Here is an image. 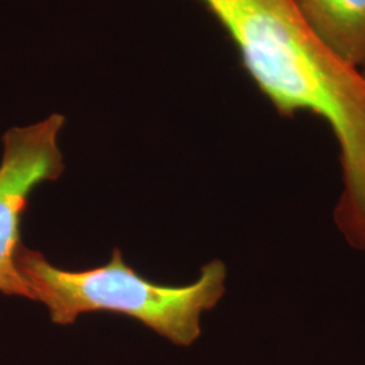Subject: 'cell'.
Returning <instances> with one entry per match:
<instances>
[{
  "label": "cell",
  "mask_w": 365,
  "mask_h": 365,
  "mask_svg": "<svg viewBox=\"0 0 365 365\" xmlns=\"http://www.w3.org/2000/svg\"><path fill=\"white\" fill-rule=\"evenodd\" d=\"M233 41L241 63L282 117L310 113L339 149L334 222L365 249V78L314 34L295 0H199Z\"/></svg>",
  "instance_id": "cell-1"
},
{
  "label": "cell",
  "mask_w": 365,
  "mask_h": 365,
  "mask_svg": "<svg viewBox=\"0 0 365 365\" xmlns=\"http://www.w3.org/2000/svg\"><path fill=\"white\" fill-rule=\"evenodd\" d=\"M16 267L33 300L46 306L56 325H73L80 315L108 312L135 319L179 346L200 337L202 315L222 299L227 274L222 261L212 260L194 283L165 286L138 274L118 248L106 265L66 271L22 245Z\"/></svg>",
  "instance_id": "cell-2"
},
{
  "label": "cell",
  "mask_w": 365,
  "mask_h": 365,
  "mask_svg": "<svg viewBox=\"0 0 365 365\" xmlns=\"http://www.w3.org/2000/svg\"><path fill=\"white\" fill-rule=\"evenodd\" d=\"M66 117L52 114L37 123L13 128L3 135L0 160V292L33 300L19 274L16 256L21 247L22 220L31 192L64 172L58 137Z\"/></svg>",
  "instance_id": "cell-3"
},
{
  "label": "cell",
  "mask_w": 365,
  "mask_h": 365,
  "mask_svg": "<svg viewBox=\"0 0 365 365\" xmlns=\"http://www.w3.org/2000/svg\"><path fill=\"white\" fill-rule=\"evenodd\" d=\"M314 34L353 66L365 56V0H295Z\"/></svg>",
  "instance_id": "cell-4"
},
{
  "label": "cell",
  "mask_w": 365,
  "mask_h": 365,
  "mask_svg": "<svg viewBox=\"0 0 365 365\" xmlns=\"http://www.w3.org/2000/svg\"><path fill=\"white\" fill-rule=\"evenodd\" d=\"M359 69H360V72L363 73V76L365 78V56H364V60L361 61V64H360V66H359Z\"/></svg>",
  "instance_id": "cell-5"
}]
</instances>
